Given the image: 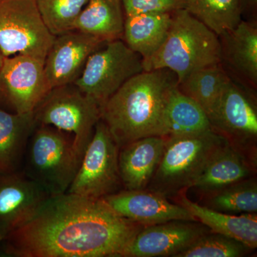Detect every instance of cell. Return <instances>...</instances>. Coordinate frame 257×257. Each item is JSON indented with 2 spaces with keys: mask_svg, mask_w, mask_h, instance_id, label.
Masks as SVG:
<instances>
[{
  "mask_svg": "<svg viewBox=\"0 0 257 257\" xmlns=\"http://www.w3.org/2000/svg\"><path fill=\"white\" fill-rule=\"evenodd\" d=\"M143 228L101 199L66 192L49 197L3 241L14 257H122Z\"/></svg>",
  "mask_w": 257,
  "mask_h": 257,
  "instance_id": "1",
  "label": "cell"
},
{
  "mask_svg": "<svg viewBox=\"0 0 257 257\" xmlns=\"http://www.w3.org/2000/svg\"><path fill=\"white\" fill-rule=\"evenodd\" d=\"M178 78L167 69L143 71L101 107V119L119 148L148 137H165V111Z\"/></svg>",
  "mask_w": 257,
  "mask_h": 257,
  "instance_id": "2",
  "label": "cell"
},
{
  "mask_svg": "<svg viewBox=\"0 0 257 257\" xmlns=\"http://www.w3.org/2000/svg\"><path fill=\"white\" fill-rule=\"evenodd\" d=\"M222 62L220 37L187 10L172 13L168 35L154 55L143 60L144 71L167 69L179 84L189 74Z\"/></svg>",
  "mask_w": 257,
  "mask_h": 257,
  "instance_id": "3",
  "label": "cell"
},
{
  "mask_svg": "<svg viewBox=\"0 0 257 257\" xmlns=\"http://www.w3.org/2000/svg\"><path fill=\"white\" fill-rule=\"evenodd\" d=\"M73 144L70 134L36 124L29 138L22 171L51 196L67 192L79 166Z\"/></svg>",
  "mask_w": 257,
  "mask_h": 257,
  "instance_id": "4",
  "label": "cell"
},
{
  "mask_svg": "<svg viewBox=\"0 0 257 257\" xmlns=\"http://www.w3.org/2000/svg\"><path fill=\"white\" fill-rule=\"evenodd\" d=\"M228 142L213 128L198 135L167 138L163 155L150 183L152 192L165 196L191 187L211 157Z\"/></svg>",
  "mask_w": 257,
  "mask_h": 257,
  "instance_id": "5",
  "label": "cell"
},
{
  "mask_svg": "<svg viewBox=\"0 0 257 257\" xmlns=\"http://www.w3.org/2000/svg\"><path fill=\"white\" fill-rule=\"evenodd\" d=\"M37 124L50 125L72 135L79 165L101 119V106L74 85L52 88L33 112Z\"/></svg>",
  "mask_w": 257,
  "mask_h": 257,
  "instance_id": "6",
  "label": "cell"
},
{
  "mask_svg": "<svg viewBox=\"0 0 257 257\" xmlns=\"http://www.w3.org/2000/svg\"><path fill=\"white\" fill-rule=\"evenodd\" d=\"M143 71V57L119 39L93 52L74 84L101 107L126 81Z\"/></svg>",
  "mask_w": 257,
  "mask_h": 257,
  "instance_id": "7",
  "label": "cell"
},
{
  "mask_svg": "<svg viewBox=\"0 0 257 257\" xmlns=\"http://www.w3.org/2000/svg\"><path fill=\"white\" fill-rule=\"evenodd\" d=\"M119 149L105 123L99 120L67 192L99 199L119 192L123 187L119 170Z\"/></svg>",
  "mask_w": 257,
  "mask_h": 257,
  "instance_id": "8",
  "label": "cell"
},
{
  "mask_svg": "<svg viewBox=\"0 0 257 257\" xmlns=\"http://www.w3.org/2000/svg\"><path fill=\"white\" fill-rule=\"evenodd\" d=\"M55 39L36 0H0V52L5 57L26 55L45 63Z\"/></svg>",
  "mask_w": 257,
  "mask_h": 257,
  "instance_id": "9",
  "label": "cell"
},
{
  "mask_svg": "<svg viewBox=\"0 0 257 257\" xmlns=\"http://www.w3.org/2000/svg\"><path fill=\"white\" fill-rule=\"evenodd\" d=\"M44 65L31 56L5 57L0 69V104L15 114H33L51 89Z\"/></svg>",
  "mask_w": 257,
  "mask_h": 257,
  "instance_id": "10",
  "label": "cell"
},
{
  "mask_svg": "<svg viewBox=\"0 0 257 257\" xmlns=\"http://www.w3.org/2000/svg\"><path fill=\"white\" fill-rule=\"evenodd\" d=\"M50 197L22 170L0 174V241L30 220Z\"/></svg>",
  "mask_w": 257,
  "mask_h": 257,
  "instance_id": "11",
  "label": "cell"
},
{
  "mask_svg": "<svg viewBox=\"0 0 257 257\" xmlns=\"http://www.w3.org/2000/svg\"><path fill=\"white\" fill-rule=\"evenodd\" d=\"M105 43L75 30L56 36L44 65L51 89L74 84L90 55Z\"/></svg>",
  "mask_w": 257,
  "mask_h": 257,
  "instance_id": "12",
  "label": "cell"
},
{
  "mask_svg": "<svg viewBox=\"0 0 257 257\" xmlns=\"http://www.w3.org/2000/svg\"><path fill=\"white\" fill-rule=\"evenodd\" d=\"M209 230L196 221L177 220L151 225L139 231L122 257L175 256Z\"/></svg>",
  "mask_w": 257,
  "mask_h": 257,
  "instance_id": "13",
  "label": "cell"
},
{
  "mask_svg": "<svg viewBox=\"0 0 257 257\" xmlns=\"http://www.w3.org/2000/svg\"><path fill=\"white\" fill-rule=\"evenodd\" d=\"M101 199L118 215L140 225L151 226L177 220L197 221L183 206L172 204L157 192L124 189Z\"/></svg>",
  "mask_w": 257,
  "mask_h": 257,
  "instance_id": "14",
  "label": "cell"
},
{
  "mask_svg": "<svg viewBox=\"0 0 257 257\" xmlns=\"http://www.w3.org/2000/svg\"><path fill=\"white\" fill-rule=\"evenodd\" d=\"M211 127L223 136L240 142L257 136L256 105L248 94L230 80L208 114Z\"/></svg>",
  "mask_w": 257,
  "mask_h": 257,
  "instance_id": "15",
  "label": "cell"
},
{
  "mask_svg": "<svg viewBox=\"0 0 257 257\" xmlns=\"http://www.w3.org/2000/svg\"><path fill=\"white\" fill-rule=\"evenodd\" d=\"M166 141L165 137H148L119 149V174L125 189L142 190L150 183L163 155Z\"/></svg>",
  "mask_w": 257,
  "mask_h": 257,
  "instance_id": "16",
  "label": "cell"
},
{
  "mask_svg": "<svg viewBox=\"0 0 257 257\" xmlns=\"http://www.w3.org/2000/svg\"><path fill=\"white\" fill-rule=\"evenodd\" d=\"M250 174L244 157L228 142L211 157L191 187L215 192L246 179Z\"/></svg>",
  "mask_w": 257,
  "mask_h": 257,
  "instance_id": "17",
  "label": "cell"
},
{
  "mask_svg": "<svg viewBox=\"0 0 257 257\" xmlns=\"http://www.w3.org/2000/svg\"><path fill=\"white\" fill-rule=\"evenodd\" d=\"M222 60L253 86L257 83V28L241 20L236 28L221 35Z\"/></svg>",
  "mask_w": 257,
  "mask_h": 257,
  "instance_id": "18",
  "label": "cell"
},
{
  "mask_svg": "<svg viewBox=\"0 0 257 257\" xmlns=\"http://www.w3.org/2000/svg\"><path fill=\"white\" fill-rule=\"evenodd\" d=\"M181 202L197 221L210 231L237 240L252 249L257 247L256 214H226L193 202L186 197H182Z\"/></svg>",
  "mask_w": 257,
  "mask_h": 257,
  "instance_id": "19",
  "label": "cell"
},
{
  "mask_svg": "<svg viewBox=\"0 0 257 257\" xmlns=\"http://www.w3.org/2000/svg\"><path fill=\"white\" fill-rule=\"evenodd\" d=\"M35 125L33 114H15L0 107V174L22 170L27 145Z\"/></svg>",
  "mask_w": 257,
  "mask_h": 257,
  "instance_id": "20",
  "label": "cell"
},
{
  "mask_svg": "<svg viewBox=\"0 0 257 257\" xmlns=\"http://www.w3.org/2000/svg\"><path fill=\"white\" fill-rule=\"evenodd\" d=\"M171 22L172 13L125 17L121 40L145 60L154 55L165 41Z\"/></svg>",
  "mask_w": 257,
  "mask_h": 257,
  "instance_id": "21",
  "label": "cell"
},
{
  "mask_svg": "<svg viewBox=\"0 0 257 257\" xmlns=\"http://www.w3.org/2000/svg\"><path fill=\"white\" fill-rule=\"evenodd\" d=\"M125 15L121 0H89L74 25V30L104 42L122 39Z\"/></svg>",
  "mask_w": 257,
  "mask_h": 257,
  "instance_id": "22",
  "label": "cell"
},
{
  "mask_svg": "<svg viewBox=\"0 0 257 257\" xmlns=\"http://www.w3.org/2000/svg\"><path fill=\"white\" fill-rule=\"evenodd\" d=\"M211 128L202 106L176 87L166 108L165 138L198 135Z\"/></svg>",
  "mask_w": 257,
  "mask_h": 257,
  "instance_id": "23",
  "label": "cell"
},
{
  "mask_svg": "<svg viewBox=\"0 0 257 257\" xmlns=\"http://www.w3.org/2000/svg\"><path fill=\"white\" fill-rule=\"evenodd\" d=\"M231 79L219 63L194 71L179 83L178 87L197 101L208 116Z\"/></svg>",
  "mask_w": 257,
  "mask_h": 257,
  "instance_id": "24",
  "label": "cell"
},
{
  "mask_svg": "<svg viewBox=\"0 0 257 257\" xmlns=\"http://www.w3.org/2000/svg\"><path fill=\"white\" fill-rule=\"evenodd\" d=\"M183 9L219 37L242 20L239 0H184Z\"/></svg>",
  "mask_w": 257,
  "mask_h": 257,
  "instance_id": "25",
  "label": "cell"
},
{
  "mask_svg": "<svg viewBox=\"0 0 257 257\" xmlns=\"http://www.w3.org/2000/svg\"><path fill=\"white\" fill-rule=\"evenodd\" d=\"M214 193L206 207L226 214H256L257 184L254 179H243Z\"/></svg>",
  "mask_w": 257,
  "mask_h": 257,
  "instance_id": "26",
  "label": "cell"
},
{
  "mask_svg": "<svg viewBox=\"0 0 257 257\" xmlns=\"http://www.w3.org/2000/svg\"><path fill=\"white\" fill-rule=\"evenodd\" d=\"M89 0H36L42 20L54 36L71 30Z\"/></svg>",
  "mask_w": 257,
  "mask_h": 257,
  "instance_id": "27",
  "label": "cell"
},
{
  "mask_svg": "<svg viewBox=\"0 0 257 257\" xmlns=\"http://www.w3.org/2000/svg\"><path fill=\"white\" fill-rule=\"evenodd\" d=\"M249 249L252 248L232 238L208 233L175 257H239Z\"/></svg>",
  "mask_w": 257,
  "mask_h": 257,
  "instance_id": "28",
  "label": "cell"
},
{
  "mask_svg": "<svg viewBox=\"0 0 257 257\" xmlns=\"http://www.w3.org/2000/svg\"><path fill=\"white\" fill-rule=\"evenodd\" d=\"M125 17L149 13H171L183 9L184 0H121Z\"/></svg>",
  "mask_w": 257,
  "mask_h": 257,
  "instance_id": "29",
  "label": "cell"
},
{
  "mask_svg": "<svg viewBox=\"0 0 257 257\" xmlns=\"http://www.w3.org/2000/svg\"><path fill=\"white\" fill-rule=\"evenodd\" d=\"M241 14L243 13H254L257 8V0H239Z\"/></svg>",
  "mask_w": 257,
  "mask_h": 257,
  "instance_id": "30",
  "label": "cell"
},
{
  "mask_svg": "<svg viewBox=\"0 0 257 257\" xmlns=\"http://www.w3.org/2000/svg\"><path fill=\"white\" fill-rule=\"evenodd\" d=\"M5 57L3 56L2 52H0V69H1L2 66H3V61H4Z\"/></svg>",
  "mask_w": 257,
  "mask_h": 257,
  "instance_id": "31",
  "label": "cell"
}]
</instances>
